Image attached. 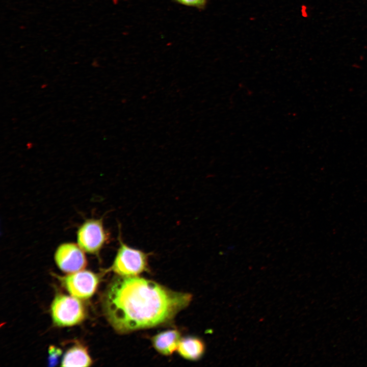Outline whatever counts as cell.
Returning a JSON list of instances; mask_svg holds the SVG:
<instances>
[{"label":"cell","instance_id":"cell-6","mask_svg":"<svg viewBox=\"0 0 367 367\" xmlns=\"http://www.w3.org/2000/svg\"><path fill=\"white\" fill-rule=\"evenodd\" d=\"M83 251L78 245L74 243L62 244L55 252V261L64 272L71 274L82 271L87 265Z\"/></svg>","mask_w":367,"mask_h":367},{"label":"cell","instance_id":"cell-10","mask_svg":"<svg viewBox=\"0 0 367 367\" xmlns=\"http://www.w3.org/2000/svg\"><path fill=\"white\" fill-rule=\"evenodd\" d=\"M208 0H174L175 2L179 4L193 7L200 10L203 9L207 3Z\"/></svg>","mask_w":367,"mask_h":367},{"label":"cell","instance_id":"cell-2","mask_svg":"<svg viewBox=\"0 0 367 367\" xmlns=\"http://www.w3.org/2000/svg\"><path fill=\"white\" fill-rule=\"evenodd\" d=\"M119 246L109 270L122 277H136L149 272L150 253L128 246L119 236Z\"/></svg>","mask_w":367,"mask_h":367},{"label":"cell","instance_id":"cell-3","mask_svg":"<svg viewBox=\"0 0 367 367\" xmlns=\"http://www.w3.org/2000/svg\"><path fill=\"white\" fill-rule=\"evenodd\" d=\"M54 323L58 326H71L82 322L86 312L78 298L60 294L56 296L51 305Z\"/></svg>","mask_w":367,"mask_h":367},{"label":"cell","instance_id":"cell-9","mask_svg":"<svg viewBox=\"0 0 367 367\" xmlns=\"http://www.w3.org/2000/svg\"><path fill=\"white\" fill-rule=\"evenodd\" d=\"M87 348L81 344L75 345L65 353L62 366H89L92 364Z\"/></svg>","mask_w":367,"mask_h":367},{"label":"cell","instance_id":"cell-5","mask_svg":"<svg viewBox=\"0 0 367 367\" xmlns=\"http://www.w3.org/2000/svg\"><path fill=\"white\" fill-rule=\"evenodd\" d=\"M59 279L71 296L83 299L91 297L99 282L98 274L89 271H80Z\"/></svg>","mask_w":367,"mask_h":367},{"label":"cell","instance_id":"cell-4","mask_svg":"<svg viewBox=\"0 0 367 367\" xmlns=\"http://www.w3.org/2000/svg\"><path fill=\"white\" fill-rule=\"evenodd\" d=\"M109 240V234L104 227L102 219L87 220L77 231L78 246L89 253H98Z\"/></svg>","mask_w":367,"mask_h":367},{"label":"cell","instance_id":"cell-8","mask_svg":"<svg viewBox=\"0 0 367 367\" xmlns=\"http://www.w3.org/2000/svg\"><path fill=\"white\" fill-rule=\"evenodd\" d=\"M176 351L183 358L197 361L202 357L205 351V345L200 338L194 336L181 337Z\"/></svg>","mask_w":367,"mask_h":367},{"label":"cell","instance_id":"cell-1","mask_svg":"<svg viewBox=\"0 0 367 367\" xmlns=\"http://www.w3.org/2000/svg\"><path fill=\"white\" fill-rule=\"evenodd\" d=\"M192 295L173 291L154 281L117 276L102 300L106 317L119 334L169 324L192 301Z\"/></svg>","mask_w":367,"mask_h":367},{"label":"cell","instance_id":"cell-7","mask_svg":"<svg viewBox=\"0 0 367 367\" xmlns=\"http://www.w3.org/2000/svg\"><path fill=\"white\" fill-rule=\"evenodd\" d=\"M181 337V333L179 330L171 329L155 334L151 337V342L159 354L170 356L177 350Z\"/></svg>","mask_w":367,"mask_h":367}]
</instances>
